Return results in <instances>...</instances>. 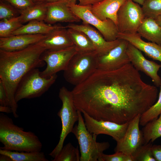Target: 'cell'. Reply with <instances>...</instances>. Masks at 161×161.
I'll return each mask as SVG.
<instances>
[{"instance_id": "1", "label": "cell", "mask_w": 161, "mask_h": 161, "mask_svg": "<svg viewBox=\"0 0 161 161\" xmlns=\"http://www.w3.org/2000/svg\"><path fill=\"white\" fill-rule=\"evenodd\" d=\"M72 92L78 110L97 120L120 124L143 114L156 102L158 93L131 63L114 70L97 69Z\"/></svg>"}, {"instance_id": "2", "label": "cell", "mask_w": 161, "mask_h": 161, "mask_svg": "<svg viewBox=\"0 0 161 161\" xmlns=\"http://www.w3.org/2000/svg\"><path fill=\"white\" fill-rule=\"evenodd\" d=\"M46 50L39 42L18 51L7 52L0 50V80L5 89L9 106L15 118L18 117V105L15 98L18 86L29 72L44 66V62L41 57Z\"/></svg>"}, {"instance_id": "3", "label": "cell", "mask_w": 161, "mask_h": 161, "mask_svg": "<svg viewBox=\"0 0 161 161\" xmlns=\"http://www.w3.org/2000/svg\"><path fill=\"white\" fill-rule=\"evenodd\" d=\"M0 142L3 146L0 148L7 151H40L42 144L38 137L31 131L15 124L12 119L1 112L0 114Z\"/></svg>"}, {"instance_id": "4", "label": "cell", "mask_w": 161, "mask_h": 161, "mask_svg": "<svg viewBox=\"0 0 161 161\" xmlns=\"http://www.w3.org/2000/svg\"><path fill=\"white\" fill-rule=\"evenodd\" d=\"M78 124L72 131L77 140L80 152V161H103L104 151L110 146L108 142H98L97 135L91 133L87 130L81 112L78 110Z\"/></svg>"}, {"instance_id": "5", "label": "cell", "mask_w": 161, "mask_h": 161, "mask_svg": "<svg viewBox=\"0 0 161 161\" xmlns=\"http://www.w3.org/2000/svg\"><path fill=\"white\" fill-rule=\"evenodd\" d=\"M98 56L95 51L77 52L64 71L63 75L65 80L75 86L83 82L97 69Z\"/></svg>"}, {"instance_id": "6", "label": "cell", "mask_w": 161, "mask_h": 161, "mask_svg": "<svg viewBox=\"0 0 161 161\" xmlns=\"http://www.w3.org/2000/svg\"><path fill=\"white\" fill-rule=\"evenodd\" d=\"M59 97L62 102V106L57 115L61 119L62 129L58 144L49 154L53 158L59 152L67 136L72 132L75 123L78 120V114L74 103L72 91L63 86L59 90Z\"/></svg>"}, {"instance_id": "7", "label": "cell", "mask_w": 161, "mask_h": 161, "mask_svg": "<svg viewBox=\"0 0 161 161\" xmlns=\"http://www.w3.org/2000/svg\"><path fill=\"white\" fill-rule=\"evenodd\" d=\"M38 68L27 73L20 82L15 93V98L17 103L24 99H31L41 96L55 82L56 74L49 78L42 76Z\"/></svg>"}, {"instance_id": "8", "label": "cell", "mask_w": 161, "mask_h": 161, "mask_svg": "<svg viewBox=\"0 0 161 161\" xmlns=\"http://www.w3.org/2000/svg\"><path fill=\"white\" fill-rule=\"evenodd\" d=\"M69 4L72 11L83 23L94 26L106 41H113L118 38L119 32L116 24L110 19L102 20L96 17L92 12V5H80L69 2Z\"/></svg>"}, {"instance_id": "9", "label": "cell", "mask_w": 161, "mask_h": 161, "mask_svg": "<svg viewBox=\"0 0 161 161\" xmlns=\"http://www.w3.org/2000/svg\"><path fill=\"white\" fill-rule=\"evenodd\" d=\"M145 18L140 5L132 0H127L117 13L116 25L119 32H137Z\"/></svg>"}, {"instance_id": "10", "label": "cell", "mask_w": 161, "mask_h": 161, "mask_svg": "<svg viewBox=\"0 0 161 161\" xmlns=\"http://www.w3.org/2000/svg\"><path fill=\"white\" fill-rule=\"evenodd\" d=\"M77 53L74 45L57 50H46L41 58L46 63L47 66L41 72V75L49 78L58 72L64 71L71 59Z\"/></svg>"}, {"instance_id": "11", "label": "cell", "mask_w": 161, "mask_h": 161, "mask_svg": "<svg viewBox=\"0 0 161 161\" xmlns=\"http://www.w3.org/2000/svg\"><path fill=\"white\" fill-rule=\"evenodd\" d=\"M141 115H137L129 122L124 135L117 142L114 149L115 152H121L131 155L138 148L144 144L143 135L139 127Z\"/></svg>"}, {"instance_id": "12", "label": "cell", "mask_w": 161, "mask_h": 161, "mask_svg": "<svg viewBox=\"0 0 161 161\" xmlns=\"http://www.w3.org/2000/svg\"><path fill=\"white\" fill-rule=\"evenodd\" d=\"M83 114L85 123L88 131L91 134L108 135L112 137L116 142L124 135L129 122L120 124L114 122L97 120L90 116L84 112Z\"/></svg>"}, {"instance_id": "13", "label": "cell", "mask_w": 161, "mask_h": 161, "mask_svg": "<svg viewBox=\"0 0 161 161\" xmlns=\"http://www.w3.org/2000/svg\"><path fill=\"white\" fill-rule=\"evenodd\" d=\"M126 53L130 63L134 68L150 78L155 86L160 87L161 78L158 74V72L161 68V64L147 59L141 51L129 42Z\"/></svg>"}, {"instance_id": "14", "label": "cell", "mask_w": 161, "mask_h": 161, "mask_svg": "<svg viewBox=\"0 0 161 161\" xmlns=\"http://www.w3.org/2000/svg\"><path fill=\"white\" fill-rule=\"evenodd\" d=\"M128 43L127 41L121 39L120 44L108 52L98 55L97 69L114 70L130 63L126 53Z\"/></svg>"}, {"instance_id": "15", "label": "cell", "mask_w": 161, "mask_h": 161, "mask_svg": "<svg viewBox=\"0 0 161 161\" xmlns=\"http://www.w3.org/2000/svg\"><path fill=\"white\" fill-rule=\"evenodd\" d=\"M68 0L47 3V13L44 21L51 24L57 22L72 23L81 20L71 10Z\"/></svg>"}, {"instance_id": "16", "label": "cell", "mask_w": 161, "mask_h": 161, "mask_svg": "<svg viewBox=\"0 0 161 161\" xmlns=\"http://www.w3.org/2000/svg\"><path fill=\"white\" fill-rule=\"evenodd\" d=\"M65 27L66 28H71L80 31L86 34L93 44L98 55L107 53L117 46L121 40L118 38L114 41H107L98 30L88 24L83 23L79 25L69 23Z\"/></svg>"}, {"instance_id": "17", "label": "cell", "mask_w": 161, "mask_h": 161, "mask_svg": "<svg viewBox=\"0 0 161 161\" xmlns=\"http://www.w3.org/2000/svg\"><path fill=\"white\" fill-rule=\"evenodd\" d=\"M46 35L21 34L0 38V50L7 52L18 51L37 43Z\"/></svg>"}, {"instance_id": "18", "label": "cell", "mask_w": 161, "mask_h": 161, "mask_svg": "<svg viewBox=\"0 0 161 161\" xmlns=\"http://www.w3.org/2000/svg\"><path fill=\"white\" fill-rule=\"evenodd\" d=\"M141 37L137 32H119L118 35V38L127 41L150 58L161 63V46L151 42H146Z\"/></svg>"}, {"instance_id": "19", "label": "cell", "mask_w": 161, "mask_h": 161, "mask_svg": "<svg viewBox=\"0 0 161 161\" xmlns=\"http://www.w3.org/2000/svg\"><path fill=\"white\" fill-rule=\"evenodd\" d=\"M66 28L61 26L54 29L39 42L46 50H57L73 46Z\"/></svg>"}, {"instance_id": "20", "label": "cell", "mask_w": 161, "mask_h": 161, "mask_svg": "<svg viewBox=\"0 0 161 161\" xmlns=\"http://www.w3.org/2000/svg\"><path fill=\"white\" fill-rule=\"evenodd\" d=\"M126 0H103L92 5L91 11L100 19L104 20L109 18L112 20L116 24L117 12L122 5Z\"/></svg>"}, {"instance_id": "21", "label": "cell", "mask_w": 161, "mask_h": 161, "mask_svg": "<svg viewBox=\"0 0 161 161\" xmlns=\"http://www.w3.org/2000/svg\"><path fill=\"white\" fill-rule=\"evenodd\" d=\"M137 32L148 41L161 46V27L154 19L145 18Z\"/></svg>"}, {"instance_id": "22", "label": "cell", "mask_w": 161, "mask_h": 161, "mask_svg": "<svg viewBox=\"0 0 161 161\" xmlns=\"http://www.w3.org/2000/svg\"><path fill=\"white\" fill-rule=\"evenodd\" d=\"M61 26L52 25L44 23L43 21L32 20L27 24L22 25L13 32L11 35L21 34L46 35L54 29Z\"/></svg>"}, {"instance_id": "23", "label": "cell", "mask_w": 161, "mask_h": 161, "mask_svg": "<svg viewBox=\"0 0 161 161\" xmlns=\"http://www.w3.org/2000/svg\"><path fill=\"white\" fill-rule=\"evenodd\" d=\"M67 32L77 52L83 53L95 51L92 42L83 32L71 28H68Z\"/></svg>"}, {"instance_id": "24", "label": "cell", "mask_w": 161, "mask_h": 161, "mask_svg": "<svg viewBox=\"0 0 161 161\" xmlns=\"http://www.w3.org/2000/svg\"><path fill=\"white\" fill-rule=\"evenodd\" d=\"M19 12L23 24L34 20L44 21L47 13L46 2L35 3L25 10H19Z\"/></svg>"}, {"instance_id": "25", "label": "cell", "mask_w": 161, "mask_h": 161, "mask_svg": "<svg viewBox=\"0 0 161 161\" xmlns=\"http://www.w3.org/2000/svg\"><path fill=\"white\" fill-rule=\"evenodd\" d=\"M0 154L9 156L12 161H49L43 152L18 151L0 148Z\"/></svg>"}, {"instance_id": "26", "label": "cell", "mask_w": 161, "mask_h": 161, "mask_svg": "<svg viewBox=\"0 0 161 161\" xmlns=\"http://www.w3.org/2000/svg\"><path fill=\"white\" fill-rule=\"evenodd\" d=\"M141 131L144 144L149 142L152 143L161 137V113L158 118L149 122L143 126Z\"/></svg>"}, {"instance_id": "27", "label": "cell", "mask_w": 161, "mask_h": 161, "mask_svg": "<svg viewBox=\"0 0 161 161\" xmlns=\"http://www.w3.org/2000/svg\"><path fill=\"white\" fill-rule=\"evenodd\" d=\"M80 158L78 147H75L71 143H69L63 146L52 161H79Z\"/></svg>"}, {"instance_id": "28", "label": "cell", "mask_w": 161, "mask_h": 161, "mask_svg": "<svg viewBox=\"0 0 161 161\" xmlns=\"http://www.w3.org/2000/svg\"><path fill=\"white\" fill-rule=\"evenodd\" d=\"M20 16L0 21V38L9 37L23 25Z\"/></svg>"}, {"instance_id": "29", "label": "cell", "mask_w": 161, "mask_h": 161, "mask_svg": "<svg viewBox=\"0 0 161 161\" xmlns=\"http://www.w3.org/2000/svg\"><path fill=\"white\" fill-rule=\"evenodd\" d=\"M161 113V86L157 101L141 115L140 125L144 126L148 122L157 118Z\"/></svg>"}, {"instance_id": "30", "label": "cell", "mask_w": 161, "mask_h": 161, "mask_svg": "<svg viewBox=\"0 0 161 161\" xmlns=\"http://www.w3.org/2000/svg\"><path fill=\"white\" fill-rule=\"evenodd\" d=\"M142 6L145 18L154 19L161 15V0H145Z\"/></svg>"}, {"instance_id": "31", "label": "cell", "mask_w": 161, "mask_h": 161, "mask_svg": "<svg viewBox=\"0 0 161 161\" xmlns=\"http://www.w3.org/2000/svg\"><path fill=\"white\" fill-rule=\"evenodd\" d=\"M151 143L144 144L136 150L131 155L133 161H156L152 152Z\"/></svg>"}, {"instance_id": "32", "label": "cell", "mask_w": 161, "mask_h": 161, "mask_svg": "<svg viewBox=\"0 0 161 161\" xmlns=\"http://www.w3.org/2000/svg\"><path fill=\"white\" fill-rule=\"evenodd\" d=\"M17 12L15 8L4 0L0 2V20L9 19L16 17Z\"/></svg>"}, {"instance_id": "33", "label": "cell", "mask_w": 161, "mask_h": 161, "mask_svg": "<svg viewBox=\"0 0 161 161\" xmlns=\"http://www.w3.org/2000/svg\"><path fill=\"white\" fill-rule=\"evenodd\" d=\"M103 161H133L131 155H128L121 152L108 155L103 153L102 155Z\"/></svg>"}, {"instance_id": "34", "label": "cell", "mask_w": 161, "mask_h": 161, "mask_svg": "<svg viewBox=\"0 0 161 161\" xmlns=\"http://www.w3.org/2000/svg\"><path fill=\"white\" fill-rule=\"evenodd\" d=\"M19 10H25L35 4L32 0H4Z\"/></svg>"}, {"instance_id": "35", "label": "cell", "mask_w": 161, "mask_h": 161, "mask_svg": "<svg viewBox=\"0 0 161 161\" xmlns=\"http://www.w3.org/2000/svg\"><path fill=\"white\" fill-rule=\"evenodd\" d=\"M0 105L9 106L7 93L4 85L1 80H0Z\"/></svg>"}, {"instance_id": "36", "label": "cell", "mask_w": 161, "mask_h": 161, "mask_svg": "<svg viewBox=\"0 0 161 161\" xmlns=\"http://www.w3.org/2000/svg\"><path fill=\"white\" fill-rule=\"evenodd\" d=\"M151 151L156 161H161V145H152Z\"/></svg>"}, {"instance_id": "37", "label": "cell", "mask_w": 161, "mask_h": 161, "mask_svg": "<svg viewBox=\"0 0 161 161\" xmlns=\"http://www.w3.org/2000/svg\"><path fill=\"white\" fill-rule=\"evenodd\" d=\"M79 3L78 4L80 5L85 6L93 5L99 3L103 0H77Z\"/></svg>"}, {"instance_id": "38", "label": "cell", "mask_w": 161, "mask_h": 161, "mask_svg": "<svg viewBox=\"0 0 161 161\" xmlns=\"http://www.w3.org/2000/svg\"><path fill=\"white\" fill-rule=\"evenodd\" d=\"M0 112H4L7 114L12 113V110L11 108L8 106L0 105Z\"/></svg>"}, {"instance_id": "39", "label": "cell", "mask_w": 161, "mask_h": 161, "mask_svg": "<svg viewBox=\"0 0 161 161\" xmlns=\"http://www.w3.org/2000/svg\"><path fill=\"white\" fill-rule=\"evenodd\" d=\"M0 161H12L11 159L8 156L3 154H0Z\"/></svg>"}, {"instance_id": "40", "label": "cell", "mask_w": 161, "mask_h": 161, "mask_svg": "<svg viewBox=\"0 0 161 161\" xmlns=\"http://www.w3.org/2000/svg\"><path fill=\"white\" fill-rule=\"evenodd\" d=\"M156 23L161 27V15L154 19Z\"/></svg>"}, {"instance_id": "41", "label": "cell", "mask_w": 161, "mask_h": 161, "mask_svg": "<svg viewBox=\"0 0 161 161\" xmlns=\"http://www.w3.org/2000/svg\"><path fill=\"white\" fill-rule=\"evenodd\" d=\"M145 0H132L134 2L142 5Z\"/></svg>"}, {"instance_id": "42", "label": "cell", "mask_w": 161, "mask_h": 161, "mask_svg": "<svg viewBox=\"0 0 161 161\" xmlns=\"http://www.w3.org/2000/svg\"><path fill=\"white\" fill-rule=\"evenodd\" d=\"M32 1L35 3L46 2L45 0H32Z\"/></svg>"}, {"instance_id": "43", "label": "cell", "mask_w": 161, "mask_h": 161, "mask_svg": "<svg viewBox=\"0 0 161 161\" xmlns=\"http://www.w3.org/2000/svg\"><path fill=\"white\" fill-rule=\"evenodd\" d=\"M61 0H45V2L47 3H53Z\"/></svg>"}, {"instance_id": "44", "label": "cell", "mask_w": 161, "mask_h": 161, "mask_svg": "<svg viewBox=\"0 0 161 161\" xmlns=\"http://www.w3.org/2000/svg\"><path fill=\"white\" fill-rule=\"evenodd\" d=\"M69 2L76 3L77 0H68Z\"/></svg>"}]
</instances>
